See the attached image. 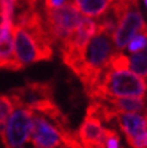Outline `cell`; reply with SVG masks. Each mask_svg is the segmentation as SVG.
Instances as JSON below:
<instances>
[{"instance_id": "2", "label": "cell", "mask_w": 147, "mask_h": 148, "mask_svg": "<svg viewBox=\"0 0 147 148\" xmlns=\"http://www.w3.org/2000/svg\"><path fill=\"white\" fill-rule=\"evenodd\" d=\"M147 94V82L136 73L123 70L116 71L109 66L104 70L99 83L88 93L91 100L107 98H144Z\"/></svg>"}, {"instance_id": "13", "label": "cell", "mask_w": 147, "mask_h": 148, "mask_svg": "<svg viewBox=\"0 0 147 148\" xmlns=\"http://www.w3.org/2000/svg\"><path fill=\"white\" fill-rule=\"evenodd\" d=\"M129 69L131 72L147 79V47L129 57Z\"/></svg>"}, {"instance_id": "8", "label": "cell", "mask_w": 147, "mask_h": 148, "mask_svg": "<svg viewBox=\"0 0 147 148\" xmlns=\"http://www.w3.org/2000/svg\"><path fill=\"white\" fill-rule=\"evenodd\" d=\"M115 121L124 132L131 148H141V138L147 130V119L141 113H117Z\"/></svg>"}, {"instance_id": "16", "label": "cell", "mask_w": 147, "mask_h": 148, "mask_svg": "<svg viewBox=\"0 0 147 148\" xmlns=\"http://www.w3.org/2000/svg\"><path fill=\"white\" fill-rule=\"evenodd\" d=\"M100 148H122L121 138L113 129H104V137Z\"/></svg>"}, {"instance_id": "10", "label": "cell", "mask_w": 147, "mask_h": 148, "mask_svg": "<svg viewBox=\"0 0 147 148\" xmlns=\"http://www.w3.org/2000/svg\"><path fill=\"white\" fill-rule=\"evenodd\" d=\"M13 27L0 25V69L18 71L22 66L13 54Z\"/></svg>"}, {"instance_id": "15", "label": "cell", "mask_w": 147, "mask_h": 148, "mask_svg": "<svg viewBox=\"0 0 147 148\" xmlns=\"http://www.w3.org/2000/svg\"><path fill=\"white\" fill-rule=\"evenodd\" d=\"M107 66L116 71H123L129 69V57L122 52H117L111 56Z\"/></svg>"}, {"instance_id": "11", "label": "cell", "mask_w": 147, "mask_h": 148, "mask_svg": "<svg viewBox=\"0 0 147 148\" xmlns=\"http://www.w3.org/2000/svg\"><path fill=\"white\" fill-rule=\"evenodd\" d=\"M101 101H105L117 113H144L146 111L144 98H107Z\"/></svg>"}, {"instance_id": "21", "label": "cell", "mask_w": 147, "mask_h": 148, "mask_svg": "<svg viewBox=\"0 0 147 148\" xmlns=\"http://www.w3.org/2000/svg\"><path fill=\"white\" fill-rule=\"evenodd\" d=\"M27 1H29V3H32V4L36 5V3H38V0H27Z\"/></svg>"}, {"instance_id": "24", "label": "cell", "mask_w": 147, "mask_h": 148, "mask_svg": "<svg viewBox=\"0 0 147 148\" xmlns=\"http://www.w3.org/2000/svg\"><path fill=\"white\" fill-rule=\"evenodd\" d=\"M145 113H146V119H147V108H146V111H145Z\"/></svg>"}, {"instance_id": "4", "label": "cell", "mask_w": 147, "mask_h": 148, "mask_svg": "<svg viewBox=\"0 0 147 148\" xmlns=\"http://www.w3.org/2000/svg\"><path fill=\"white\" fill-rule=\"evenodd\" d=\"M83 17L72 1H67L58 9L46 10L45 24L53 45L67 40L77 29Z\"/></svg>"}, {"instance_id": "19", "label": "cell", "mask_w": 147, "mask_h": 148, "mask_svg": "<svg viewBox=\"0 0 147 148\" xmlns=\"http://www.w3.org/2000/svg\"><path fill=\"white\" fill-rule=\"evenodd\" d=\"M141 148H147V130L141 138Z\"/></svg>"}, {"instance_id": "9", "label": "cell", "mask_w": 147, "mask_h": 148, "mask_svg": "<svg viewBox=\"0 0 147 148\" xmlns=\"http://www.w3.org/2000/svg\"><path fill=\"white\" fill-rule=\"evenodd\" d=\"M76 135L84 148H100L104 137L101 121L94 116L86 114Z\"/></svg>"}, {"instance_id": "6", "label": "cell", "mask_w": 147, "mask_h": 148, "mask_svg": "<svg viewBox=\"0 0 147 148\" xmlns=\"http://www.w3.org/2000/svg\"><path fill=\"white\" fill-rule=\"evenodd\" d=\"M54 88L49 82H27L25 86L12 89L9 98L14 107L33 110L38 103L45 100H53Z\"/></svg>"}, {"instance_id": "18", "label": "cell", "mask_w": 147, "mask_h": 148, "mask_svg": "<svg viewBox=\"0 0 147 148\" xmlns=\"http://www.w3.org/2000/svg\"><path fill=\"white\" fill-rule=\"evenodd\" d=\"M67 0H45V10L49 9H58V7L63 6Z\"/></svg>"}, {"instance_id": "7", "label": "cell", "mask_w": 147, "mask_h": 148, "mask_svg": "<svg viewBox=\"0 0 147 148\" xmlns=\"http://www.w3.org/2000/svg\"><path fill=\"white\" fill-rule=\"evenodd\" d=\"M29 141L32 142L33 148H58L62 146V132L46 117L32 111Z\"/></svg>"}, {"instance_id": "20", "label": "cell", "mask_w": 147, "mask_h": 148, "mask_svg": "<svg viewBox=\"0 0 147 148\" xmlns=\"http://www.w3.org/2000/svg\"><path fill=\"white\" fill-rule=\"evenodd\" d=\"M82 1H83V0H72V4L77 7V6H78L81 3H82Z\"/></svg>"}, {"instance_id": "22", "label": "cell", "mask_w": 147, "mask_h": 148, "mask_svg": "<svg viewBox=\"0 0 147 148\" xmlns=\"http://www.w3.org/2000/svg\"><path fill=\"white\" fill-rule=\"evenodd\" d=\"M1 10H3V4H1V0H0V17H1Z\"/></svg>"}, {"instance_id": "1", "label": "cell", "mask_w": 147, "mask_h": 148, "mask_svg": "<svg viewBox=\"0 0 147 148\" xmlns=\"http://www.w3.org/2000/svg\"><path fill=\"white\" fill-rule=\"evenodd\" d=\"M112 33L97 24V32L83 49L82 59L72 69L83 83L87 94L99 83L102 72L107 68L110 58L115 53Z\"/></svg>"}, {"instance_id": "14", "label": "cell", "mask_w": 147, "mask_h": 148, "mask_svg": "<svg viewBox=\"0 0 147 148\" xmlns=\"http://www.w3.org/2000/svg\"><path fill=\"white\" fill-rule=\"evenodd\" d=\"M14 110V105L9 98V95H0V134L4 131L5 123L9 116Z\"/></svg>"}, {"instance_id": "23", "label": "cell", "mask_w": 147, "mask_h": 148, "mask_svg": "<svg viewBox=\"0 0 147 148\" xmlns=\"http://www.w3.org/2000/svg\"><path fill=\"white\" fill-rule=\"evenodd\" d=\"M144 1H145V5H146V7H147V0H144Z\"/></svg>"}, {"instance_id": "3", "label": "cell", "mask_w": 147, "mask_h": 148, "mask_svg": "<svg viewBox=\"0 0 147 148\" xmlns=\"http://www.w3.org/2000/svg\"><path fill=\"white\" fill-rule=\"evenodd\" d=\"M110 11L116 19L112 33L115 48L122 51L137 33L146 30L147 24L139 7V0H113Z\"/></svg>"}, {"instance_id": "12", "label": "cell", "mask_w": 147, "mask_h": 148, "mask_svg": "<svg viewBox=\"0 0 147 148\" xmlns=\"http://www.w3.org/2000/svg\"><path fill=\"white\" fill-rule=\"evenodd\" d=\"M113 0H83L77 9L84 17L88 18H99L109 9Z\"/></svg>"}, {"instance_id": "17", "label": "cell", "mask_w": 147, "mask_h": 148, "mask_svg": "<svg viewBox=\"0 0 147 148\" xmlns=\"http://www.w3.org/2000/svg\"><path fill=\"white\" fill-rule=\"evenodd\" d=\"M127 47H128V51L130 53H136V52H140V51L145 49L147 47V35L142 32L137 33L134 38L129 41Z\"/></svg>"}, {"instance_id": "5", "label": "cell", "mask_w": 147, "mask_h": 148, "mask_svg": "<svg viewBox=\"0 0 147 148\" xmlns=\"http://www.w3.org/2000/svg\"><path fill=\"white\" fill-rule=\"evenodd\" d=\"M32 128V111L23 107L13 110L0 134L4 148H16L29 141Z\"/></svg>"}]
</instances>
